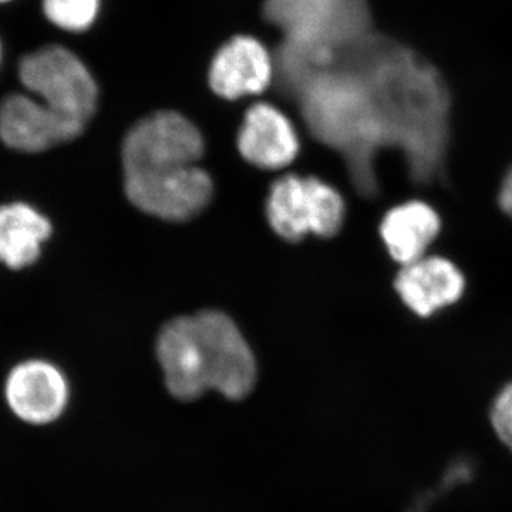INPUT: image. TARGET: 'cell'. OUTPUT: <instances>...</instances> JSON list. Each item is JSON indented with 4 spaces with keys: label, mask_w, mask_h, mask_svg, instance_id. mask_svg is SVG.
Here are the masks:
<instances>
[{
    "label": "cell",
    "mask_w": 512,
    "mask_h": 512,
    "mask_svg": "<svg viewBox=\"0 0 512 512\" xmlns=\"http://www.w3.org/2000/svg\"><path fill=\"white\" fill-rule=\"evenodd\" d=\"M389 147L400 151L414 183L431 185L447 171L451 140V96L439 70L409 47L373 36L355 47Z\"/></svg>",
    "instance_id": "6da1fadb"
},
{
    "label": "cell",
    "mask_w": 512,
    "mask_h": 512,
    "mask_svg": "<svg viewBox=\"0 0 512 512\" xmlns=\"http://www.w3.org/2000/svg\"><path fill=\"white\" fill-rule=\"evenodd\" d=\"M157 357L168 392L181 402H194L210 390L239 402L258 379L254 353L222 312L171 320L158 336Z\"/></svg>",
    "instance_id": "7a4b0ae2"
},
{
    "label": "cell",
    "mask_w": 512,
    "mask_h": 512,
    "mask_svg": "<svg viewBox=\"0 0 512 512\" xmlns=\"http://www.w3.org/2000/svg\"><path fill=\"white\" fill-rule=\"evenodd\" d=\"M19 82L50 109L86 124L99 104V86L86 63L62 45H46L20 57Z\"/></svg>",
    "instance_id": "3957f363"
},
{
    "label": "cell",
    "mask_w": 512,
    "mask_h": 512,
    "mask_svg": "<svg viewBox=\"0 0 512 512\" xmlns=\"http://www.w3.org/2000/svg\"><path fill=\"white\" fill-rule=\"evenodd\" d=\"M272 229L286 241L330 238L345 220V201L332 185L316 177L288 174L276 180L266 201Z\"/></svg>",
    "instance_id": "277c9868"
},
{
    "label": "cell",
    "mask_w": 512,
    "mask_h": 512,
    "mask_svg": "<svg viewBox=\"0 0 512 512\" xmlns=\"http://www.w3.org/2000/svg\"><path fill=\"white\" fill-rule=\"evenodd\" d=\"M202 154L204 138L194 123L175 111H158L128 131L124 175L173 173L197 165Z\"/></svg>",
    "instance_id": "5b68a950"
},
{
    "label": "cell",
    "mask_w": 512,
    "mask_h": 512,
    "mask_svg": "<svg viewBox=\"0 0 512 512\" xmlns=\"http://www.w3.org/2000/svg\"><path fill=\"white\" fill-rule=\"evenodd\" d=\"M128 200L148 215L181 222L197 217L214 195V184L198 165L173 173L124 175Z\"/></svg>",
    "instance_id": "8992f818"
},
{
    "label": "cell",
    "mask_w": 512,
    "mask_h": 512,
    "mask_svg": "<svg viewBox=\"0 0 512 512\" xmlns=\"http://www.w3.org/2000/svg\"><path fill=\"white\" fill-rule=\"evenodd\" d=\"M86 124L69 119L32 94L13 93L0 101V140L20 153L36 154L82 136Z\"/></svg>",
    "instance_id": "52a82bcc"
},
{
    "label": "cell",
    "mask_w": 512,
    "mask_h": 512,
    "mask_svg": "<svg viewBox=\"0 0 512 512\" xmlns=\"http://www.w3.org/2000/svg\"><path fill=\"white\" fill-rule=\"evenodd\" d=\"M69 399L66 376L46 360L19 363L6 379L5 400L10 412L32 426L55 423L66 412Z\"/></svg>",
    "instance_id": "ba28073f"
},
{
    "label": "cell",
    "mask_w": 512,
    "mask_h": 512,
    "mask_svg": "<svg viewBox=\"0 0 512 512\" xmlns=\"http://www.w3.org/2000/svg\"><path fill=\"white\" fill-rule=\"evenodd\" d=\"M274 79V60L258 39L239 35L229 39L212 57L208 82L225 100L255 96Z\"/></svg>",
    "instance_id": "9c48e42d"
},
{
    "label": "cell",
    "mask_w": 512,
    "mask_h": 512,
    "mask_svg": "<svg viewBox=\"0 0 512 512\" xmlns=\"http://www.w3.org/2000/svg\"><path fill=\"white\" fill-rule=\"evenodd\" d=\"M404 305L419 316L431 318L448 306L456 305L466 292V276L444 256L426 255L402 266L394 281Z\"/></svg>",
    "instance_id": "30bf717a"
},
{
    "label": "cell",
    "mask_w": 512,
    "mask_h": 512,
    "mask_svg": "<svg viewBox=\"0 0 512 512\" xmlns=\"http://www.w3.org/2000/svg\"><path fill=\"white\" fill-rule=\"evenodd\" d=\"M241 156L262 170L288 167L299 153V138L291 120L268 103L249 107L239 128Z\"/></svg>",
    "instance_id": "8fae6325"
},
{
    "label": "cell",
    "mask_w": 512,
    "mask_h": 512,
    "mask_svg": "<svg viewBox=\"0 0 512 512\" xmlns=\"http://www.w3.org/2000/svg\"><path fill=\"white\" fill-rule=\"evenodd\" d=\"M441 228L440 214L430 204L407 201L386 212L380 224V238L393 261L404 266L427 255Z\"/></svg>",
    "instance_id": "7c38bea8"
},
{
    "label": "cell",
    "mask_w": 512,
    "mask_h": 512,
    "mask_svg": "<svg viewBox=\"0 0 512 512\" xmlns=\"http://www.w3.org/2000/svg\"><path fill=\"white\" fill-rule=\"evenodd\" d=\"M52 232L50 221L32 205H0V264L16 271L35 264Z\"/></svg>",
    "instance_id": "4fadbf2b"
},
{
    "label": "cell",
    "mask_w": 512,
    "mask_h": 512,
    "mask_svg": "<svg viewBox=\"0 0 512 512\" xmlns=\"http://www.w3.org/2000/svg\"><path fill=\"white\" fill-rule=\"evenodd\" d=\"M100 9L101 0H42V12L49 23L70 33L92 28Z\"/></svg>",
    "instance_id": "5bb4252c"
},
{
    "label": "cell",
    "mask_w": 512,
    "mask_h": 512,
    "mask_svg": "<svg viewBox=\"0 0 512 512\" xmlns=\"http://www.w3.org/2000/svg\"><path fill=\"white\" fill-rule=\"evenodd\" d=\"M491 420L500 439L512 451V383L507 384L495 399Z\"/></svg>",
    "instance_id": "9a60e30c"
},
{
    "label": "cell",
    "mask_w": 512,
    "mask_h": 512,
    "mask_svg": "<svg viewBox=\"0 0 512 512\" xmlns=\"http://www.w3.org/2000/svg\"><path fill=\"white\" fill-rule=\"evenodd\" d=\"M498 205L507 217L512 220V168L504 175L498 191Z\"/></svg>",
    "instance_id": "2e32d148"
},
{
    "label": "cell",
    "mask_w": 512,
    "mask_h": 512,
    "mask_svg": "<svg viewBox=\"0 0 512 512\" xmlns=\"http://www.w3.org/2000/svg\"><path fill=\"white\" fill-rule=\"evenodd\" d=\"M2 56H3V47H2V42H0V63H2Z\"/></svg>",
    "instance_id": "e0dca14e"
},
{
    "label": "cell",
    "mask_w": 512,
    "mask_h": 512,
    "mask_svg": "<svg viewBox=\"0 0 512 512\" xmlns=\"http://www.w3.org/2000/svg\"><path fill=\"white\" fill-rule=\"evenodd\" d=\"M8 2H12V0H0V3H8Z\"/></svg>",
    "instance_id": "ac0fdd59"
}]
</instances>
